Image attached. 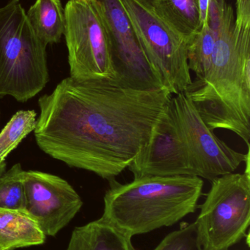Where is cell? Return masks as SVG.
<instances>
[{"label": "cell", "instance_id": "cell-16", "mask_svg": "<svg viewBox=\"0 0 250 250\" xmlns=\"http://www.w3.org/2000/svg\"><path fill=\"white\" fill-rule=\"evenodd\" d=\"M37 120V113L34 110H22L11 117L0 132V163L5 162L9 154L34 132Z\"/></svg>", "mask_w": 250, "mask_h": 250}, {"label": "cell", "instance_id": "cell-9", "mask_svg": "<svg viewBox=\"0 0 250 250\" xmlns=\"http://www.w3.org/2000/svg\"><path fill=\"white\" fill-rule=\"evenodd\" d=\"M89 1L107 34L119 82L143 90L164 87L144 54L121 0Z\"/></svg>", "mask_w": 250, "mask_h": 250}, {"label": "cell", "instance_id": "cell-7", "mask_svg": "<svg viewBox=\"0 0 250 250\" xmlns=\"http://www.w3.org/2000/svg\"><path fill=\"white\" fill-rule=\"evenodd\" d=\"M64 11L70 76L120 83L107 34L89 0H68Z\"/></svg>", "mask_w": 250, "mask_h": 250}, {"label": "cell", "instance_id": "cell-13", "mask_svg": "<svg viewBox=\"0 0 250 250\" xmlns=\"http://www.w3.org/2000/svg\"><path fill=\"white\" fill-rule=\"evenodd\" d=\"M154 13L189 43L201 30L198 0H147Z\"/></svg>", "mask_w": 250, "mask_h": 250}, {"label": "cell", "instance_id": "cell-20", "mask_svg": "<svg viewBox=\"0 0 250 250\" xmlns=\"http://www.w3.org/2000/svg\"><path fill=\"white\" fill-rule=\"evenodd\" d=\"M236 23H250V0H236Z\"/></svg>", "mask_w": 250, "mask_h": 250}, {"label": "cell", "instance_id": "cell-23", "mask_svg": "<svg viewBox=\"0 0 250 250\" xmlns=\"http://www.w3.org/2000/svg\"><path fill=\"white\" fill-rule=\"evenodd\" d=\"M0 250H4L2 249V248H1V247H0Z\"/></svg>", "mask_w": 250, "mask_h": 250}, {"label": "cell", "instance_id": "cell-15", "mask_svg": "<svg viewBox=\"0 0 250 250\" xmlns=\"http://www.w3.org/2000/svg\"><path fill=\"white\" fill-rule=\"evenodd\" d=\"M26 14L35 35L45 45L61 41L66 18L60 0H36Z\"/></svg>", "mask_w": 250, "mask_h": 250}, {"label": "cell", "instance_id": "cell-21", "mask_svg": "<svg viewBox=\"0 0 250 250\" xmlns=\"http://www.w3.org/2000/svg\"><path fill=\"white\" fill-rule=\"evenodd\" d=\"M200 15H201V25L208 24V10H209L210 0H198Z\"/></svg>", "mask_w": 250, "mask_h": 250}, {"label": "cell", "instance_id": "cell-12", "mask_svg": "<svg viewBox=\"0 0 250 250\" xmlns=\"http://www.w3.org/2000/svg\"><path fill=\"white\" fill-rule=\"evenodd\" d=\"M66 250H136L132 238L102 219L76 227Z\"/></svg>", "mask_w": 250, "mask_h": 250}, {"label": "cell", "instance_id": "cell-11", "mask_svg": "<svg viewBox=\"0 0 250 250\" xmlns=\"http://www.w3.org/2000/svg\"><path fill=\"white\" fill-rule=\"evenodd\" d=\"M128 168L134 178L195 176L176 123L171 100L156 122L148 144Z\"/></svg>", "mask_w": 250, "mask_h": 250}, {"label": "cell", "instance_id": "cell-3", "mask_svg": "<svg viewBox=\"0 0 250 250\" xmlns=\"http://www.w3.org/2000/svg\"><path fill=\"white\" fill-rule=\"evenodd\" d=\"M104 195V221L130 238L179 223L198 208L204 182L195 176L111 179Z\"/></svg>", "mask_w": 250, "mask_h": 250}, {"label": "cell", "instance_id": "cell-1", "mask_svg": "<svg viewBox=\"0 0 250 250\" xmlns=\"http://www.w3.org/2000/svg\"><path fill=\"white\" fill-rule=\"evenodd\" d=\"M172 97L165 87L143 90L69 76L38 99L37 145L69 167L111 180L143 151Z\"/></svg>", "mask_w": 250, "mask_h": 250}, {"label": "cell", "instance_id": "cell-10", "mask_svg": "<svg viewBox=\"0 0 250 250\" xmlns=\"http://www.w3.org/2000/svg\"><path fill=\"white\" fill-rule=\"evenodd\" d=\"M23 182V211L45 236H56L83 206L79 194L60 176L38 170H24Z\"/></svg>", "mask_w": 250, "mask_h": 250}, {"label": "cell", "instance_id": "cell-25", "mask_svg": "<svg viewBox=\"0 0 250 250\" xmlns=\"http://www.w3.org/2000/svg\"></svg>", "mask_w": 250, "mask_h": 250}, {"label": "cell", "instance_id": "cell-2", "mask_svg": "<svg viewBox=\"0 0 250 250\" xmlns=\"http://www.w3.org/2000/svg\"><path fill=\"white\" fill-rule=\"evenodd\" d=\"M215 46L209 70L183 93L211 130L224 129L250 138V23H236L233 7L220 0L212 29Z\"/></svg>", "mask_w": 250, "mask_h": 250}, {"label": "cell", "instance_id": "cell-8", "mask_svg": "<svg viewBox=\"0 0 250 250\" xmlns=\"http://www.w3.org/2000/svg\"><path fill=\"white\" fill-rule=\"evenodd\" d=\"M176 123L186 146L195 176L212 181L236 171L250 159L229 146L210 129L183 92L171 98Z\"/></svg>", "mask_w": 250, "mask_h": 250}, {"label": "cell", "instance_id": "cell-24", "mask_svg": "<svg viewBox=\"0 0 250 250\" xmlns=\"http://www.w3.org/2000/svg\"><path fill=\"white\" fill-rule=\"evenodd\" d=\"M0 115H1V111H0Z\"/></svg>", "mask_w": 250, "mask_h": 250}, {"label": "cell", "instance_id": "cell-17", "mask_svg": "<svg viewBox=\"0 0 250 250\" xmlns=\"http://www.w3.org/2000/svg\"><path fill=\"white\" fill-rule=\"evenodd\" d=\"M215 46V34L208 24L188 43L187 58L189 70L196 75L195 80H202L209 70Z\"/></svg>", "mask_w": 250, "mask_h": 250}, {"label": "cell", "instance_id": "cell-5", "mask_svg": "<svg viewBox=\"0 0 250 250\" xmlns=\"http://www.w3.org/2000/svg\"><path fill=\"white\" fill-rule=\"evenodd\" d=\"M244 173L211 181L195 222L203 250H228L246 236L250 223V159Z\"/></svg>", "mask_w": 250, "mask_h": 250}, {"label": "cell", "instance_id": "cell-22", "mask_svg": "<svg viewBox=\"0 0 250 250\" xmlns=\"http://www.w3.org/2000/svg\"><path fill=\"white\" fill-rule=\"evenodd\" d=\"M6 166H7V164H6L5 162H1L0 163V176L5 171Z\"/></svg>", "mask_w": 250, "mask_h": 250}, {"label": "cell", "instance_id": "cell-18", "mask_svg": "<svg viewBox=\"0 0 250 250\" xmlns=\"http://www.w3.org/2000/svg\"><path fill=\"white\" fill-rule=\"evenodd\" d=\"M23 171L20 163H16L0 176V210H24Z\"/></svg>", "mask_w": 250, "mask_h": 250}, {"label": "cell", "instance_id": "cell-19", "mask_svg": "<svg viewBox=\"0 0 250 250\" xmlns=\"http://www.w3.org/2000/svg\"><path fill=\"white\" fill-rule=\"evenodd\" d=\"M154 250H203L195 223L182 225L167 235Z\"/></svg>", "mask_w": 250, "mask_h": 250}, {"label": "cell", "instance_id": "cell-6", "mask_svg": "<svg viewBox=\"0 0 250 250\" xmlns=\"http://www.w3.org/2000/svg\"><path fill=\"white\" fill-rule=\"evenodd\" d=\"M150 65L173 95L192 83L188 42L157 16L147 0H121Z\"/></svg>", "mask_w": 250, "mask_h": 250}, {"label": "cell", "instance_id": "cell-4", "mask_svg": "<svg viewBox=\"0 0 250 250\" xmlns=\"http://www.w3.org/2000/svg\"><path fill=\"white\" fill-rule=\"evenodd\" d=\"M46 46L19 0L0 7V98L26 103L49 81Z\"/></svg>", "mask_w": 250, "mask_h": 250}, {"label": "cell", "instance_id": "cell-14", "mask_svg": "<svg viewBox=\"0 0 250 250\" xmlns=\"http://www.w3.org/2000/svg\"><path fill=\"white\" fill-rule=\"evenodd\" d=\"M45 235L24 211L0 210V247L14 250L43 245Z\"/></svg>", "mask_w": 250, "mask_h": 250}]
</instances>
